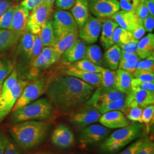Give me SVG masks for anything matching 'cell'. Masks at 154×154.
<instances>
[{"label": "cell", "mask_w": 154, "mask_h": 154, "mask_svg": "<svg viewBox=\"0 0 154 154\" xmlns=\"http://www.w3.org/2000/svg\"><path fill=\"white\" fill-rule=\"evenodd\" d=\"M94 91L91 85L64 74L50 81L45 93L56 110L69 115L85 105Z\"/></svg>", "instance_id": "obj_1"}, {"label": "cell", "mask_w": 154, "mask_h": 154, "mask_svg": "<svg viewBox=\"0 0 154 154\" xmlns=\"http://www.w3.org/2000/svg\"><path fill=\"white\" fill-rule=\"evenodd\" d=\"M49 129V125L42 121L18 122L11 129V134L17 144L23 149H30L38 146Z\"/></svg>", "instance_id": "obj_2"}, {"label": "cell", "mask_w": 154, "mask_h": 154, "mask_svg": "<svg viewBox=\"0 0 154 154\" xmlns=\"http://www.w3.org/2000/svg\"><path fill=\"white\" fill-rule=\"evenodd\" d=\"M28 83V81L19 79L16 69H13L4 81L0 91V121L12 111L17 99Z\"/></svg>", "instance_id": "obj_3"}, {"label": "cell", "mask_w": 154, "mask_h": 154, "mask_svg": "<svg viewBox=\"0 0 154 154\" xmlns=\"http://www.w3.org/2000/svg\"><path fill=\"white\" fill-rule=\"evenodd\" d=\"M54 107L48 98L37 99L30 104L13 111L14 123L28 121H47L54 116Z\"/></svg>", "instance_id": "obj_4"}, {"label": "cell", "mask_w": 154, "mask_h": 154, "mask_svg": "<svg viewBox=\"0 0 154 154\" xmlns=\"http://www.w3.org/2000/svg\"><path fill=\"white\" fill-rule=\"evenodd\" d=\"M144 126L140 123L134 122L112 132L100 146L105 152H114L119 151L135 140L142 134Z\"/></svg>", "instance_id": "obj_5"}, {"label": "cell", "mask_w": 154, "mask_h": 154, "mask_svg": "<svg viewBox=\"0 0 154 154\" xmlns=\"http://www.w3.org/2000/svg\"><path fill=\"white\" fill-rule=\"evenodd\" d=\"M49 82L45 78L41 77L29 83L17 99L11 111L24 107L38 99L46 92Z\"/></svg>", "instance_id": "obj_6"}, {"label": "cell", "mask_w": 154, "mask_h": 154, "mask_svg": "<svg viewBox=\"0 0 154 154\" xmlns=\"http://www.w3.org/2000/svg\"><path fill=\"white\" fill-rule=\"evenodd\" d=\"M52 24L57 42L72 32L79 30L78 26L72 13L67 11L53 12Z\"/></svg>", "instance_id": "obj_7"}, {"label": "cell", "mask_w": 154, "mask_h": 154, "mask_svg": "<svg viewBox=\"0 0 154 154\" xmlns=\"http://www.w3.org/2000/svg\"><path fill=\"white\" fill-rule=\"evenodd\" d=\"M52 13L53 8L44 1L29 13L26 30L34 35L39 34L45 23L50 20Z\"/></svg>", "instance_id": "obj_8"}, {"label": "cell", "mask_w": 154, "mask_h": 154, "mask_svg": "<svg viewBox=\"0 0 154 154\" xmlns=\"http://www.w3.org/2000/svg\"><path fill=\"white\" fill-rule=\"evenodd\" d=\"M101 115L99 110L93 105L86 103L69 114V121L74 126L83 128L99 121Z\"/></svg>", "instance_id": "obj_9"}, {"label": "cell", "mask_w": 154, "mask_h": 154, "mask_svg": "<svg viewBox=\"0 0 154 154\" xmlns=\"http://www.w3.org/2000/svg\"><path fill=\"white\" fill-rule=\"evenodd\" d=\"M61 59L53 47H44L40 54L30 63V77L35 78L40 70L47 69Z\"/></svg>", "instance_id": "obj_10"}, {"label": "cell", "mask_w": 154, "mask_h": 154, "mask_svg": "<svg viewBox=\"0 0 154 154\" xmlns=\"http://www.w3.org/2000/svg\"><path fill=\"white\" fill-rule=\"evenodd\" d=\"M88 8L95 16L101 18L111 17L120 9L118 0H90Z\"/></svg>", "instance_id": "obj_11"}, {"label": "cell", "mask_w": 154, "mask_h": 154, "mask_svg": "<svg viewBox=\"0 0 154 154\" xmlns=\"http://www.w3.org/2000/svg\"><path fill=\"white\" fill-rule=\"evenodd\" d=\"M125 102L127 108L138 107L144 109L149 105H154V91L132 88L126 96Z\"/></svg>", "instance_id": "obj_12"}, {"label": "cell", "mask_w": 154, "mask_h": 154, "mask_svg": "<svg viewBox=\"0 0 154 154\" xmlns=\"http://www.w3.org/2000/svg\"><path fill=\"white\" fill-rule=\"evenodd\" d=\"M102 21L98 18L89 16L81 28H79V37L88 44L95 43L101 32Z\"/></svg>", "instance_id": "obj_13"}, {"label": "cell", "mask_w": 154, "mask_h": 154, "mask_svg": "<svg viewBox=\"0 0 154 154\" xmlns=\"http://www.w3.org/2000/svg\"><path fill=\"white\" fill-rule=\"evenodd\" d=\"M126 96L116 88H106L101 86L94 91L86 103L95 107L110 102L125 99Z\"/></svg>", "instance_id": "obj_14"}, {"label": "cell", "mask_w": 154, "mask_h": 154, "mask_svg": "<svg viewBox=\"0 0 154 154\" xmlns=\"http://www.w3.org/2000/svg\"><path fill=\"white\" fill-rule=\"evenodd\" d=\"M109 128L99 125H92L82 128L79 136V142L88 145L102 141L109 134Z\"/></svg>", "instance_id": "obj_15"}, {"label": "cell", "mask_w": 154, "mask_h": 154, "mask_svg": "<svg viewBox=\"0 0 154 154\" xmlns=\"http://www.w3.org/2000/svg\"><path fill=\"white\" fill-rule=\"evenodd\" d=\"M99 122L108 128H121L130 125V121L121 111H112L102 114Z\"/></svg>", "instance_id": "obj_16"}, {"label": "cell", "mask_w": 154, "mask_h": 154, "mask_svg": "<svg viewBox=\"0 0 154 154\" xmlns=\"http://www.w3.org/2000/svg\"><path fill=\"white\" fill-rule=\"evenodd\" d=\"M51 142L55 146L66 149L72 146L74 142V136L68 127L61 124L56 127L51 135Z\"/></svg>", "instance_id": "obj_17"}, {"label": "cell", "mask_w": 154, "mask_h": 154, "mask_svg": "<svg viewBox=\"0 0 154 154\" xmlns=\"http://www.w3.org/2000/svg\"><path fill=\"white\" fill-rule=\"evenodd\" d=\"M110 18L114 20L119 27L130 32H132L137 28L140 22H143L138 20L134 11H119Z\"/></svg>", "instance_id": "obj_18"}, {"label": "cell", "mask_w": 154, "mask_h": 154, "mask_svg": "<svg viewBox=\"0 0 154 154\" xmlns=\"http://www.w3.org/2000/svg\"><path fill=\"white\" fill-rule=\"evenodd\" d=\"M29 11L21 5L15 6L11 29L21 37L26 30Z\"/></svg>", "instance_id": "obj_19"}, {"label": "cell", "mask_w": 154, "mask_h": 154, "mask_svg": "<svg viewBox=\"0 0 154 154\" xmlns=\"http://www.w3.org/2000/svg\"><path fill=\"white\" fill-rule=\"evenodd\" d=\"M86 45L82 39L78 38L72 46L62 54L61 60L65 63H73L85 58Z\"/></svg>", "instance_id": "obj_20"}, {"label": "cell", "mask_w": 154, "mask_h": 154, "mask_svg": "<svg viewBox=\"0 0 154 154\" xmlns=\"http://www.w3.org/2000/svg\"><path fill=\"white\" fill-rule=\"evenodd\" d=\"M64 74L76 77L85 82L88 83L94 88H99L102 86L101 74L84 72L78 70L74 66H70L68 69L64 72Z\"/></svg>", "instance_id": "obj_21"}, {"label": "cell", "mask_w": 154, "mask_h": 154, "mask_svg": "<svg viewBox=\"0 0 154 154\" xmlns=\"http://www.w3.org/2000/svg\"><path fill=\"white\" fill-rule=\"evenodd\" d=\"M88 0H75L72 8V14L78 28H81L89 17Z\"/></svg>", "instance_id": "obj_22"}, {"label": "cell", "mask_w": 154, "mask_h": 154, "mask_svg": "<svg viewBox=\"0 0 154 154\" xmlns=\"http://www.w3.org/2000/svg\"><path fill=\"white\" fill-rule=\"evenodd\" d=\"M102 25L100 42L105 49H108L114 45L112 36L115 29L118 26V25L111 19L105 20Z\"/></svg>", "instance_id": "obj_23"}, {"label": "cell", "mask_w": 154, "mask_h": 154, "mask_svg": "<svg viewBox=\"0 0 154 154\" xmlns=\"http://www.w3.org/2000/svg\"><path fill=\"white\" fill-rule=\"evenodd\" d=\"M154 34L149 33L147 35L139 40L137 54L140 59H145L154 55Z\"/></svg>", "instance_id": "obj_24"}, {"label": "cell", "mask_w": 154, "mask_h": 154, "mask_svg": "<svg viewBox=\"0 0 154 154\" xmlns=\"http://www.w3.org/2000/svg\"><path fill=\"white\" fill-rule=\"evenodd\" d=\"M116 88L126 95L131 90V82L134 79L132 73L118 69L116 71Z\"/></svg>", "instance_id": "obj_25"}, {"label": "cell", "mask_w": 154, "mask_h": 154, "mask_svg": "<svg viewBox=\"0 0 154 154\" xmlns=\"http://www.w3.org/2000/svg\"><path fill=\"white\" fill-rule=\"evenodd\" d=\"M20 36L10 29H0V51H5L17 43Z\"/></svg>", "instance_id": "obj_26"}, {"label": "cell", "mask_w": 154, "mask_h": 154, "mask_svg": "<svg viewBox=\"0 0 154 154\" xmlns=\"http://www.w3.org/2000/svg\"><path fill=\"white\" fill-rule=\"evenodd\" d=\"M121 55V49L116 45H113L106 51L103 59L111 70H116L118 68Z\"/></svg>", "instance_id": "obj_27"}, {"label": "cell", "mask_w": 154, "mask_h": 154, "mask_svg": "<svg viewBox=\"0 0 154 154\" xmlns=\"http://www.w3.org/2000/svg\"><path fill=\"white\" fill-rule=\"evenodd\" d=\"M20 39L19 53L23 57L30 61V57L34 40V35L26 30Z\"/></svg>", "instance_id": "obj_28"}, {"label": "cell", "mask_w": 154, "mask_h": 154, "mask_svg": "<svg viewBox=\"0 0 154 154\" xmlns=\"http://www.w3.org/2000/svg\"><path fill=\"white\" fill-rule=\"evenodd\" d=\"M39 35L45 47H54L55 46L57 39L51 19L45 23Z\"/></svg>", "instance_id": "obj_29"}, {"label": "cell", "mask_w": 154, "mask_h": 154, "mask_svg": "<svg viewBox=\"0 0 154 154\" xmlns=\"http://www.w3.org/2000/svg\"><path fill=\"white\" fill-rule=\"evenodd\" d=\"M78 37L79 30L72 32L58 40L53 48L57 53L61 56L66 50L68 49L74 43L78 38Z\"/></svg>", "instance_id": "obj_30"}, {"label": "cell", "mask_w": 154, "mask_h": 154, "mask_svg": "<svg viewBox=\"0 0 154 154\" xmlns=\"http://www.w3.org/2000/svg\"><path fill=\"white\" fill-rule=\"evenodd\" d=\"M84 59L88 60L95 65L103 66V57L100 48L98 45H92L86 47Z\"/></svg>", "instance_id": "obj_31"}, {"label": "cell", "mask_w": 154, "mask_h": 154, "mask_svg": "<svg viewBox=\"0 0 154 154\" xmlns=\"http://www.w3.org/2000/svg\"><path fill=\"white\" fill-rule=\"evenodd\" d=\"M134 39L131 32L128 31L119 26L116 27L112 36V41L114 44L120 47Z\"/></svg>", "instance_id": "obj_32"}, {"label": "cell", "mask_w": 154, "mask_h": 154, "mask_svg": "<svg viewBox=\"0 0 154 154\" xmlns=\"http://www.w3.org/2000/svg\"><path fill=\"white\" fill-rule=\"evenodd\" d=\"M95 107L99 110L101 114L112 111H121L123 112L127 108L125 102V99H121L110 102L103 105L95 106Z\"/></svg>", "instance_id": "obj_33"}, {"label": "cell", "mask_w": 154, "mask_h": 154, "mask_svg": "<svg viewBox=\"0 0 154 154\" xmlns=\"http://www.w3.org/2000/svg\"><path fill=\"white\" fill-rule=\"evenodd\" d=\"M72 66L81 71L96 73H100L105 69L104 67L95 65L86 59H82L77 61L73 63Z\"/></svg>", "instance_id": "obj_34"}, {"label": "cell", "mask_w": 154, "mask_h": 154, "mask_svg": "<svg viewBox=\"0 0 154 154\" xmlns=\"http://www.w3.org/2000/svg\"><path fill=\"white\" fill-rule=\"evenodd\" d=\"M100 74L102 87L106 88H116V71L105 69Z\"/></svg>", "instance_id": "obj_35"}, {"label": "cell", "mask_w": 154, "mask_h": 154, "mask_svg": "<svg viewBox=\"0 0 154 154\" xmlns=\"http://www.w3.org/2000/svg\"><path fill=\"white\" fill-rule=\"evenodd\" d=\"M13 69V65L11 61L5 59H0V85H2Z\"/></svg>", "instance_id": "obj_36"}, {"label": "cell", "mask_w": 154, "mask_h": 154, "mask_svg": "<svg viewBox=\"0 0 154 154\" xmlns=\"http://www.w3.org/2000/svg\"><path fill=\"white\" fill-rule=\"evenodd\" d=\"M143 110L142 108L138 107L127 108L126 110L123 112V113L129 121L142 123L141 120V115Z\"/></svg>", "instance_id": "obj_37"}, {"label": "cell", "mask_w": 154, "mask_h": 154, "mask_svg": "<svg viewBox=\"0 0 154 154\" xmlns=\"http://www.w3.org/2000/svg\"><path fill=\"white\" fill-rule=\"evenodd\" d=\"M15 6H11L0 18V29H11Z\"/></svg>", "instance_id": "obj_38"}, {"label": "cell", "mask_w": 154, "mask_h": 154, "mask_svg": "<svg viewBox=\"0 0 154 154\" xmlns=\"http://www.w3.org/2000/svg\"><path fill=\"white\" fill-rule=\"evenodd\" d=\"M44 47L43 43L39 37V34L34 35V40L33 48H32L31 54L30 57V63L40 54V53L42 52Z\"/></svg>", "instance_id": "obj_39"}, {"label": "cell", "mask_w": 154, "mask_h": 154, "mask_svg": "<svg viewBox=\"0 0 154 154\" xmlns=\"http://www.w3.org/2000/svg\"><path fill=\"white\" fill-rule=\"evenodd\" d=\"M134 78L143 82H154V72L136 70L132 73Z\"/></svg>", "instance_id": "obj_40"}, {"label": "cell", "mask_w": 154, "mask_h": 154, "mask_svg": "<svg viewBox=\"0 0 154 154\" xmlns=\"http://www.w3.org/2000/svg\"><path fill=\"white\" fill-rule=\"evenodd\" d=\"M154 116V105H149L144 109H143L141 115V120L142 123H143L146 125H149L152 121H153Z\"/></svg>", "instance_id": "obj_41"}, {"label": "cell", "mask_w": 154, "mask_h": 154, "mask_svg": "<svg viewBox=\"0 0 154 154\" xmlns=\"http://www.w3.org/2000/svg\"><path fill=\"white\" fill-rule=\"evenodd\" d=\"M137 70H143L149 72H154V55H151L147 58L139 61Z\"/></svg>", "instance_id": "obj_42"}, {"label": "cell", "mask_w": 154, "mask_h": 154, "mask_svg": "<svg viewBox=\"0 0 154 154\" xmlns=\"http://www.w3.org/2000/svg\"><path fill=\"white\" fill-rule=\"evenodd\" d=\"M154 91V82H143L134 78L131 82V88Z\"/></svg>", "instance_id": "obj_43"}, {"label": "cell", "mask_w": 154, "mask_h": 154, "mask_svg": "<svg viewBox=\"0 0 154 154\" xmlns=\"http://www.w3.org/2000/svg\"><path fill=\"white\" fill-rule=\"evenodd\" d=\"M119 4L122 11H132L140 4V0H119Z\"/></svg>", "instance_id": "obj_44"}, {"label": "cell", "mask_w": 154, "mask_h": 154, "mask_svg": "<svg viewBox=\"0 0 154 154\" xmlns=\"http://www.w3.org/2000/svg\"><path fill=\"white\" fill-rule=\"evenodd\" d=\"M134 11L138 20L142 22L149 15L148 9L144 2H140Z\"/></svg>", "instance_id": "obj_45"}, {"label": "cell", "mask_w": 154, "mask_h": 154, "mask_svg": "<svg viewBox=\"0 0 154 154\" xmlns=\"http://www.w3.org/2000/svg\"><path fill=\"white\" fill-rule=\"evenodd\" d=\"M137 154H154V143L148 139H144Z\"/></svg>", "instance_id": "obj_46"}, {"label": "cell", "mask_w": 154, "mask_h": 154, "mask_svg": "<svg viewBox=\"0 0 154 154\" xmlns=\"http://www.w3.org/2000/svg\"><path fill=\"white\" fill-rule=\"evenodd\" d=\"M139 62V61H135V62H125V61H120L118 68L132 74L137 70Z\"/></svg>", "instance_id": "obj_47"}, {"label": "cell", "mask_w": 154, "mask_h": 154, "mask_svg": "<svg viewBox=\"0 0 154 154\" xmlns=\"http://www.w3.org/2000/svg\"><path fill=\"white\" fill-rule=\"evenodd\" d=\"M144 139L143 138L139 139L119 154H137L139 149L144 142Z\"/></svg>", "instance_id": "obj_48"}, {"label": "cell", "mask_w": 154, "mask_h": 154, "mask_svg": "<svg viewBox=\"0 0 154 154\" xmlns=\"http://www.w3.org/2000/svg\"><path fill=\"white\" fill-rule=\"evenodd\" d=\"M138 43V41L136 40L135 39H133L130 42L122 45L119 48L122 50L128 53L137 54Z\"/></svg>", "instance_id": "obj_49"}, {"label": "cell", "mask_w": 154, "mask_h": 154, "mask_svg": "<svg viewBox=\"0 0 154 154\" xmlns=\"http://www.w3.org/2000/svg\"><path fill=\"white\" fill-rule=\"evenodd\" d=\"M75 0H55V8L60 11H67L72 9Z\"/></svg>", "instance_id": "obj_50"}, {"label": "cell", "mask_w": 154, "mask_h": 154, "mask_svg": "<svg viewBox=\"0 0 154 154\" xmlns=\"http://www.w3.org/2000/svg\"><path fill=\"white\" fill-rule=\"evenodd\" d=\"M4 154H21L17 146L11 139L7 138Z\"/></svg>", "instance_id": "obj_51"}, {"label": "cell", "mask_w": 154, "mask_h": 154, "mask_svg": "<svg viewBox=\"0 0 154 154\" xmlns=\"http://www.w3.org/2000/svg\"><path fill=\"white\" fill-rule=\"evenodd\" d=\"M44 1V0H23L20 5L28 9L29 11H30L41 4Z\"/></svg>", "instance_id": "obj_52"}, {"label": "cell", "mask_w": 154, "mask_h": 154, "mask_svg": "<svg viewBox=\"0 0 154 154\" xmlns=\"http://www.w3.org/2000/svg\"><path fill=\"white\" fill-rule=\"evenodd\" d=\"M146 32L145 30V29L143 26V22H140L138 25L137 28L131 32L133 37L138 41L142 38H143Z\"/></svg>", "instance_id": "obj_53"}, {"label": "cell", "mask_w": 154, "mask_h": 154, "mask_svg": "<svg viewBox=\"0 0 154 154\" xmlns=\"http://www.w3.org/2000/svg\"><path fill=\"white\" fill-rule=\"evenodd\" d=\"M141 59L138 57L137 54L128 53L121 50V55L120 61L125 62H135L140 61Z\"/></svg>", "instance_id": "obj_54"}, {"label": "cell", "mask_w": 154, "mask_h": 154, "mask_svg": "<svg viewBox=\"0 0 154 154\" xmlns=\"http://www.w3.org/2000/svg\"><path fill=\"white\" fill-rule=\"evenodd\" d=\"M143 25L146 32H152L154 30V17L149 15L143 21Z\"/></svg>", "instance_id": "obj_55"}, {"label": "cell", "mask_w": 154, "mask_h": 154, "mask_svg": "<svg viewBox=\"0 0 154 154\" xmlns=\"http://www.w3.org/2000/svg\"><path fill=\"white\" fill-rule=\"evenodd\" d=\"M11 6L12 4L11 2L6 0H0V18Z\"/></svg>", "instance_id": "obj_56"}, {"label": "cell", "mask_w": 154, "mask_h": 154, "mask_svg": "<svg viewBox=\"0 0 154 154\" xmlns=\"http://www.w3.org/2000/svg\"><path fill=\"white\" fill-rule=\"evenodd\" d=\"M7 138L2 132H0V154H4Z\"/></svg>", "instance_id": "obj_57"}, {"label": "cell", "mask_w": 154, "mask_h": 154, "mask_svg": "<svg viewBox=\"0 0 154 154\" xmlns=\"http://www.w3.org/2000/svg\"><path fill=\"white\" fill-rule=\"evenodd\" d=\"M144 3L148 9L149 14L154 17V0H146Z\"/></svg>", "instance_id": "obj_58"}, {"label": "cell", "mask_w": 154, "mask_h": 154, "mask_svg": "<svg viewBox=\"0 0 154 154\" xmlns=\"http://www.w3.org/2000/svg\"><path fill=\"white\" fill-rule=\"evenodd\" d=\"M45 2L50 7L53 8L54 6V4L55 3V0H45Z\"/></svg>", "instance_id": "obj_59"}, {"label": "cell", "mask_w": 154, "mask_h": 154, "mask_svg": "<svg viewBox=\"0 0 154 154\" xmlns=\"http://www.w3.org/2000/svg\"><path fill=\"white\" fill-rule=\"evenodd\" d=\"M146 0H140V2H144V1Z\"/></svg>", "instance_id": "obj_60"}, {"label": "cell", "mask_w": 154, "mask_h": 154, "mask_svg": "<svg viewBox=\"0 0 154 154\" xmlns=\"http://www.w3.org/2000/svg\"><path fill=\"white\" fill-rule=\"evenodd\" d=\"M1 88H2V85H0V91L1 90Z\"/></svg>", "instance_id": "obj_61"}, {"label": "cell", "mask_w": 154, "mask_h": 154, "mask_svg": "<svg viewBox=\"0 0 154 154\" xmlns=\"http://www.w3.org/2000/svg\"><path fill=\"white\" fill-rule=\"evenodd\" d=\"M17 1H20V0H17Z\"/></svg>", "instance_id": "obj_62"}, {"label": "cell", "mask_w": 154, "mask_h": 154, "mask_svg": "<svg viewBox=\"0 0 154 154\" xmlns=\"http://www.w3.org/2000/svg\"><path fill=\"white\" fill-rule=\"evenodd\" d=\"M44 1H45V0H44Z\"/></svg>", "instance_id": "obj_63"}]
</instances>
